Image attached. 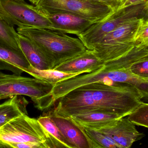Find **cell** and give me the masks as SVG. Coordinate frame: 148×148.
Here are the masks:
<instances>
[{"label": "cell", "instance_id": "1", "mask_svg": "<svg viewBox=\"0 0 148 148\" xmlns=\"http://www.w3.org/2000/svg\"><path fill=\"white\" fill-rule=\"evenodd\" d=\"M142 100L134 90L95 82L75 89L61 97L56 102L52 112L66 118L90 111L126 117L143 103Z\"/></svg>", "mask_w": 148, "mask_h": 148}, {"label": "cell", "instance_id": "2", "mask_svg": "<svg viewBox=\"0 0 148 148\" xmlns=\"http://www.w3.org/2000/svg\"><path fill=\"white\" fill-rule=\"evenodd\" d=\"M17 33L39 47L51 63L53 69L88 50L78 37L47 29L22 26L18 27Z\"/></svg>", "mask_w": 148, "mask_h": 148}, {"label": "cell", "instance_id": "3", "mask_svg": "<svg viewBox=\"0 0 148 148\" xmlns=\"http://www.w3.org/2000/svg\"><path fill=\"white\" fill-rule=\"evenodd\" d=\"M53 84L38 78L6 74L0 77V98L8 99L14 96L31 98L35 107L40 111H48L55 104L52 90Z\"/></svg>", "mask_w": 148, "mask_h": 148}, {"label": "cell", "instance_id": "4", "mask_svg": "<svg viewBox=\"0 0 148 148\" xmlns=\"http://www.w3.org/2000/svg\"><path fill=\"white\" fill-rule=\"evenodd\" d=\"M34 142L43 148H58L51 135L38 121L27 114L16 116L0 127V148L13 143Z\"/></svg>", "mask_w": 148, "mask_h": 148}, {"label": "cell", "instance_id": "5", "mask_svg": "<svg viewBox=\"0 0 148 148\" xmlns=\"http://www.w3.org/2000/svg\"><path fill=\"white\" fill-rule=\"evenodd\" d=\"M144 18L134 19L118 27L103 37L91 50L103 64L121 57L136 46V36Z\"/></svg>", "mask_w": 148, "mask_h": 148}, {"label": "cell", "instance_id": "6", "mask_svg": "<svg viewBox=\"0 0 148 148\" xmlns=\"http://www.w3.org/2000/svg\"><path fill=\"white\" fill-rule=\"evenodd\" d=\"M147 2L123 7L105 19L92 24L87 30L77 36L87 49L91 50L92 47L103 37L124 23L137 18H146L145 7Z\"/></svg>", "mask_w": 148, "mask_h": 148}, {"label": "cell", "instance_id": "7", "mask_svg": "<svg viewBox=\"0 0 148 148\" xmlns=\"http://www.w3.org/2000/svg\"><path fill=\"white\" fill-rule=\"evenodd\" d=\"M42 13L65 12L100 21L113 12L111 8L93 0H39L35 5Z\"/></svg>", "mask_w": 148, "mask_h": 148}, {"label": "cell", "instance_id": "8", "mask_svg": "<svg viewBox=\"0 0 148 148\" xmlns=\"http://www.w3.org/2000/svg\"><path fill=\"white\" fill-rule=\"evenodd\" d=\"M5 10L23 26L47 29L58 32L47 17L26 2L15 0H0Z\"/></svg>", "mask_w": 148, "mask_h": 148}, {"label": "cell", "instance_id": "9", "mask_svg": "<svg viewBox=\"0 0 148 148\" xmlns=\"http://www.w3.org/2000/svg\"><path fill=\"white\" fill-rule=\"evenodd\" d=\"M112 139L120 148H130L135 142L141 140L145 135L136 129L135 124L123 117L97 130Z\"/></svg>", "mask_w": 148, "mask_h": 148}, {"label": "cell", "instance_id": "10", "mask_svg": "<svg viewBox=\"0 0 148 148\" xmlns=\"http://www.w3.org/2000/svg\"><path fill=\"white\" fill-rule=\"evenodd\" d=\"M57 32L77 36L87 30L95 22L75 14L65 12L44 13Z\"/></svg>", "mask_w": 148, "mask_h": 148}, {"label": "cell", "instance_id": "11", "mask_svg": "<svg viewBox=\"0 0 148 148\" xmlns=\"http://www.w3.org/2000/svg\"><path fill=\"white\" fill-rule=\"evenodd\" d=\"M104 65L93 50L85 52L67 60L53 69L67 73H90Z\"/></svg>", "mask_w": 148, "mask_h": 148}, {"label": "cell", "instance_id": "12", "mask_svg": "<svg viewBox=\"0 0 148 148\" xmlns=\"http://www.w3.org/2000/svg\"><path fill=\"white\" fill-rule=\"evenodd\" d=\"M30 67L21 50H17L0 43V70L10 71L21 75Z\"/></svg>", "mask_w": 148, "mask_h": 148}, {"label": "cell", "instance_id": "13", "mask_svg": "<svg viewBox=\"0 0 148 148\" xmlns=\"http://www.w3.org/2000/svg\"><path fill=\"white\" fill-rule=\"evenodd\" d=\"M123 117L116 114L99 111H90L73 115L69 118L74 124L86 128L99 130L112 122Z\"/></svg>", "mask_w": 148, "mask_h": 148}, {"label": "cell", "instance_id": "14", "mask_svg": "<svg viewBox=\"0 0 148 148\" xmlns=\"http://www.w3.org/2000/svg\"><path fill=\"white\" fill-rule=\"evenodd\" d=\"M48 115L74 148H89L85 135L70 118L59 116L52 111Z\"/></svg>", "mask_w": 148, "mask_h": 148}, {"label": "cell", "instance_id": "15", "mask_svg": "<svg viewBox=\"0 0 148 148\" xmlns=\"http://www.w3.org/2000/svg\"><path fill=\"white\" fill-rule=\"evenodd\" d=\"M18 44L30 66L40 70L52 69L53 67L46 55L28 38L18 34Z\"/></svg>", "mask_w": 148, "mask_h": 148}, {"label": "cell", "instance_id": "16", "mask_svg": "<svg viewBox=\"0 0 148 148\" xmlns=\"http://www.w3.org/2000/svg\"><path fill=\"white\" fill-rule=\"evenodd\" d=\"M20 96H14L0 104V127L13 118L27 114L26 106L28 102Z\"/></svg>", "mask_w": 148, "mask_h": 148}, {"label": "cell", "instance_id": "17", "mask_svg": "<svg viewBox=\"0 0 148 148\" xmlns=\"http://www.w3.org/2000/svg\"><path fill=\"white\" fill-rule=\"evenodd\" d=\"M26 73L29 74L35 78L42 79L54 85L61 81L75 77L83 73H67L54 69L40 70L30 66Z\"/></svg>", "mask_w": 148, "mask_h": 148}, {"label": "cell", "instance_id": "18", "mask_svg": "<svg viewBox=\"0 0 148 148\" xmlns=\"http://www.w3.org/2000/svg\"><path fill=\"white\" fill-rule=\"evenodd\" d=\"M76 126L85 135L89 148H120L112 139L100 131Z\"/></svg>", "mask_w": 148, "mask_h": 148}, {"label": "cell", "instance_id": "19", "mask_svg": "<svg viewBox=\"0 0 148 148\" xmlns=\"http://www.w3.org/2000/svg\"><path fill=\"white\" fill-rule=\"evenodd\" d=\"M37 120L51 135L57 143L58 147L74 148L73 147L67 140L49 115L40 116Z\"/></svg>", "mask_w": 148, "mask_h": 148}, {"label": "cell", "instance_id": "20", "mask_svg": "<svg viewBox=\"0 0 148 148\" xmlns=\"http://www.w3.org/2000/svg\"><path fill=\"white\" fill-rule=\"evenodd\" d=\"M18 33L7 22L0 18V43L17 50H21L18 44Z\"/></svg>", "mask_w": 148, "mask_h": 148}, {"label": "cell", "instance_id": "21", "mask_svg": "<svg viewBox=\"0 0 148 148\" xmlns=\"http://www.w3.org/2000/svg\"><path fill=\"white\" fill-rule=\"evenodd\" d=\"M127 116L135 125L148 128V103L143 102Z\"/></svg>", "mask_w": 148, "mask_h": 148}, {"label": "cell", "instance_id": "22", "mask_svg": "<svg viewBox=\"0 0 148 148\" xmlns=\"http://www.w3.org/2000/svg\"><path fill=\"white\" fill-rule=\"evenodd\" d=\"M129 70L135 75L148 79V55L132 63L130 66Z\"/></svg>", "mask_w": 148, "mask_h": 148}, {"label": "cell", "instance_id": "23", "mask_svg": "<svg viewBox=\"0 0 148 148\" xmlns=\"http://www.w3.org/2000/svg\"><path fill=\"white\" fill-rule=\"evenodd\" d=\"M136 46L148 47V19L144 18L141 23L135 39Z\"/></svg>", "mask_w": 148, "mask_h": 148}, {"label": "cell", "instance_id": "24", "mask_svg": "<svg viewBox=\"0 0 148 148\" xmlns=\"http://www.w3.org/2000/svg\"><path fill=\"white\" fill-rule=\"evenodd\" d=\"M0 18L7 22L11 26H14L16 25L18 27L23 26L21 23L13 18L4 10L1 3V1H0Z\"/></svg>", "mask_w": 148, "mask_h": 148}, {"label": "cell", "instance_id": "25", "mask_svg": "<svg viewBox=\"0 0 148 148\" xmlns=\"http://www.w3.org/2000/svg\"><path fill=\"white\" fill-rule=\"evenodd\" d=\"M103 3L112 9L114 12L123 8L125 0H93Z\"/></svg>", "mask_w": 148, "mask_h": 148}, {"label": "cell", "instance_id": "26", "mask_svg": "<svg viewBox=\"0 0 148 148\" xmlns=\"http://www.w3.org/2000/svg\"><path fill=\"white\" fill-rule=\"evenodd\" d=\"M8 148H43L42 146L38 143L34 142L13 143L8 145Z\"/></svg>", "mask_w": 148, "mask_h": 148}, {"label": "cell", "instance_id": "27", "mask_svg": "<svg viewBox=\"0 0 148 148\" xmlns=\"http://www.w3.org/2000/svg\"><path fill=\"white\" fill-rule=\"evenodd\" d=\"M148 1V0H125L123 7L137 5L145 2Z\"/></svg>", "mask_w": 148, "mask_h": 148}, {"label": "cell", "instance_id": "28", "mask_svg": "<svg viewBox=\"0 0 148 148\" xmlns=\"http://www.w3.org/2000/svg\"><path fill=\"white\" fill-rule=\"evenodd\" d=\"M145 10H146V15H147V17L146 18H148V1L146 4V7H145Z\"/></svg>", "mask_w": 148, "mask_h": 148}, {"label": "cell", "instance_id": "29", "mask_svg": "<svg viewBox=\"0 0 148 148\" xmlns=\"http://www.w3.org/2000/svg\"><path fill=\"white\" fill-rule=\"evenodd\" d=\"M33 1V2H32V4H34V5H35L36 3H38V2L39 1V0H32Z\"/></svg>", "mask_w": 148, "mask_h": 148}, {"label": "cell", "instance_id": "30", "mask_svg": "<svg viewBox=\"0 0 148 148\" xmlns=\"http://www.w3.org/2000/svg\"><path fill=\"white\" fill-rule=\"evenodd\" d=\"M6 74H4V73L0 72V77H3V76H4Z\"/></svg>", "mask_w": 148, "mask_h": 148}, {"label": "cell", "instance_id": "31", "mask_svg": "<svg viewBox=\"0 0 148 148\" xmlns=\"http://www.w3.org/2000/svg\"><path fill=\"white\" fill-rule=\"evenodd\" d=\"M15 1H20L24 2L25 1L24 0H15Z\"/></svg>", "mask_w": 148, "mask_h": 148}, {"label": "cell", "instance_id": "32", "mask_svg": "<svg viewBox=\"0 0 148 148\" xmlns=\"http://www.w3.org/2000/svg\"><path fill=\"white\" fill-rule=\"evenodd\" d=\"M28 1H29L30 3H32V2H33V1H32V0H28Z\"/></svg>", "mask_w": 148, "mask_h": 148}, {"label": "cell", "instance_id": "33", "mask_svg": "<svg viewBox=\"0 0 148 148\" xmlns=\"http://www.w3.org/2000/svg\"></svg>", "mask_w": 148, "mask_h": 148}]
</instances>
